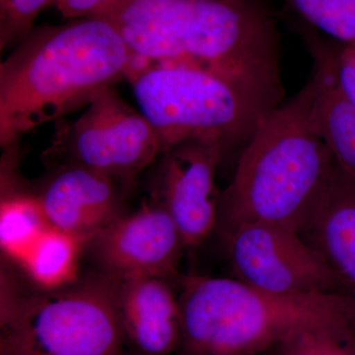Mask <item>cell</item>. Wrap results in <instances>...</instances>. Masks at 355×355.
<instances>
[{"mask_svg":"<svg viewBox=\"0 0 355 355\" xmlns=\"http://www.w3.org/2000/svg\"><path fill=\"white\" fill-rule=\"evenodd\" d=\"M100 17L139 64L218 72L284 101L277 21L261 0H112Z\"/></svg>","mask_w":355,"mask_h":355,"instance_id":"cell-1","label":"cell"},{"mask_svg":"<svg viewBox=\"0 0 355 355\" xmlns=\"http://www.w3.org/2000/svg\"><path fill=\"white\" fill-rule=\"evenodd\" d=\"M135 60L100 16L34 29L0 64V144L88 106L128 79Z\"/></svg>","mask_w":355,"mask_h":355,"instance_id":"cell-2","label":"cell"},{"mask_svg":"<svg viewBox=\"0 0 355 355\" xmlns=\"http://www.w3.org/2000/svg\"><path fill=\"white\" fill-rule=\"evenodd\" d=\"M311 81L268 116L243 147L234 175L220 193L222 232L263 222L300 233L335 167L312 116Z\"/></svg>","mask_w":355,"mask_h":355,"instance_id":"cell-3","label":"cell"},{"mask_svg":"<svg viewBox=\"0 0 355 355\" xmlns=\"http://www.w3.org/2000/svg\"><path fill=\"white\" fill-rule=\"evenodd\" d=\"M179 355H263L308 324L355 317L343 294L279 295L234 279L190 275L180 282Z\"/></svg>","mask_w":355,"mask_h":355,"instance_id":"cell-4","label":"cell"},{"mask_svg":"<svg viewBox=\"0 0 355 355\" xmlns=\"http://www.w3.org/2000/svg\"><path fill=\"white\" fill-rule=\"evenodd\" d=\"M128 80L162 154L189 141L223 153L251 139L284 102L212 70L191 65L139 64Z\"/></svg>","mask_w":355,"mask_h":355,"instance_id":"cell-5","label":"cell"},{"mask_svg":"<svg viewBox=\"0 0 355 355\" xmlns=\"http://www.w3.org/2000/svg\"><path fill=\"white\" fill-rule=\"evenodd\" d=\"M121 279L102 272L2 302L0 355H127Z\"/></svg>","mask_w":355,"mask_h":355,"instance_id":"cell-6","label":"cell"},{"mask_svg":"<svg viewBox=\"0 0 355 355\" xmlns=\"http://www.w3.org/2000/svg\"><path fill=\"white\" fill-rule=\"evenodd\" d=\"M48 153L58 164L81 166L123 182L144 171L162 149L144 114L114 88L91 102L76 121H58Z\"/></svg>","mask_w":355,"mask_h":355,"instance_id":"cell-7","label":"cell"},{"mask_svg":"<svg viewBox=\"0 0 355 355\" xmlns=\"http://www.w3.org/2000/svg\"><path fill=\"white\" fill-rule=\"evenodd\" d=\"M223 236L234 279L248 286L279 295H345L330 268L296 231L247 222Z\"/></svg>","mask_w":355,"mask_h":355,"instance_id":"cell-8","label":"cell"},{"mask_svg":"<svg viewBox=\"0 0 355 355\" xmlns=\"http://www.w3.org/2000/svg\"><path fill=\"white\" fill-rule=\"evenodd\" d=\"M92 245L103 272L119 277L176 279L186 247L176 223L154 198L132 214H123L96 235Z\"/></svg>","mask_w":355,"mask_h":355,"instance_id":"cell-9","label":"cell"},{"mask_svg":"<svg viewBox=\"0 0 355 355\" xmlns=\"http://www.w3.org/2000/svg\"><path fill=\"white\" fill-rule=\"evenodd\" d=\"M162 155L155 200L176 223L186 247L200 246L218 227L220 193L216 172L223 151L189 141Z\"/></svg>","mask_w":355,"mask_h":355,"instance_id":"cell-10","label":"cell"},{"mask_svg":"<svg viewBox=\"0 0 355 355\" xmlns=\"http://www.w3.org/2000/svg\"><path fill=\"white\" fill-rule=\"evenodd\" d=\"M38 198L53 227L89 242L123 216L118 182L73 164H58Z\"/></svg>","mask_w":355,"mask_h":355,"instance_id":"cell-11","label":"cell"},{"mask_svg":"<svg viewBox=\"0 0 355 355\" xmlns=\"http://www.w3.org/2000/svg\"><path fill=\"white\" fill-rule=\"evenodd\" d=\"M120 279L121 324L133 354H179L183 338L181 308L169 280L151 277Z\"/></svg>","mask_w":355,"mask_h":355,"instance_id":"cell-12","label":"cell"},{"mask_svg":"<svg viewBox=\"0 0 355 355\" xmlns=\"http://www.w3.org/2000/svg\"><path fill=\"white\" fill-rule=\"evenodd\" d=\"M355 300V181L335 164L330 181L300 233Z\"/></svg>","mask_w":355,"mask_h":355,"instance_id":"cell-13","label":"cell"},{"mask_svg":"<svg viewBox=\"0 0 355 355\" xmlns=\"http://www.w3.org/2000/svg\"><path fill=\"white\" fill-rule=\"evenodd\" d=\"M297 29L314 62L309 80L315 125L338 169L355 181V105L336 85L327 39L303 23Z\"/></svg>","mask_w":355,"mask_h":355,"instance_id":"cell-14","label":"cell"},{"mask_svg":"<svg viewBox=\"0 0 355 355\" xmlns=\"http://www.w3.org/2000/svg\"><path fill=\"white\" fill-rule=\"evenodd\" d=\"M81 238L51 226L20 261L29 279L41 289L60 288L78 279L83 247Z\"/></svg>","mask_w":355,"mask_h":355,"instance_id":"cell-15","label":"cell"},{"mask_svg":"<svg viewBox=\"0 0 355 355\" xmlns=\"http://www.w3.org/2000/svg\"><path fill=\"white\" fill-rule=\"evenodd\" d=\"M51 226L36 195L11 193L2 198L0 245L12 260L20 263Z\"/></svg>","mask_w":355,"mask_h":355,"instance_id":"cell-16","label":"cell"},{"mask_svg":"<svg viewBox=\"0 0 355 355\" xmlns=\"http://www.w3.org/2000/svg\"><path fill=\"white\" fill-rule=\"evenodd\" d=\"M263 355H355V317L308 324Z\"/></svg>","mask_w":355,"mask_h":355,"instance_id":"cell-17","label":"cell"},{"mask_svg":"<svg viewBox=\"0 0 355 355\" xmlns=\"http://www.w3.org/2000/svg\"><path fill=\"white\" fill-rule=\"evenodd\" d=\"M303 24L343 44H355V0H284Z\"/></svg>","mask_w":355,"mask_h":355,"instance_id":"cell-18","label":"cell"},{"mask_svg":"<svg viewBox=\"0 0 355 355\" xmlns=\"http://www.w3.org/2000/svg\"><path fill=\"white\" fill-rule=\"evenodd\" d=\"M57 0H0V49L18 44L35 29L34 22Z\"/></svg>","mask_w":355,"mask_h":355,"instance_id":"cell-19","label":"cell"},{"mask_svg":"<svg viewBox=\"0 0 355 355\" xmlns=\"http://www.w3.org/2000/svg\"><path fill=\"white\" fill-rule=\"evenodd\" d=\"M326 39L336 85L355 105V44H343Z\"/></svg>","mask_w":355,"mask_h":355,"instance_id":"cell-20","label":"cell"},{"mask_svg":"<svg viewBox=\"0 0 355 355\" xmlns=\"http://www.w3.org/2000/svg\"><path fill=\"white\" fill-rule=\"evenodd\" d=\"M112 0H57L58 11L67 19L97 16L111 3Z\"/></svg>","mask_w":355,"mask_h":355,"instance_id":"cell-21","label":"cell"},{"mask_svg":"<svg viewBox=\"0 0 355 355\" xmlns=\"http://www.w3.org/2000/svg\"><path fill=\"white\" fill-rule=\"evenodd\" d=\"M132 355H135V354H132Z\"/></svg>","mask_w":355,"mask_h":355,"instance_id":"cell-22","label":"cell"}]
</instances>
